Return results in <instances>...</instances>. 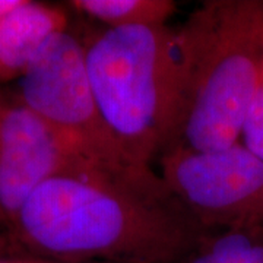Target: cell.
<instances>
[{"instance_id": "12", "label": "cell", "mask_w": 263, "mask_h": 263, "mask_svg": "<svg viewBox=\"0 0 263 263\" xmlns=\"http://www.w3.org/2000/svg\"><path fill=\"white\" fill-rule=\"evenodd\" d=\"M0 263H41V262H28V260H0Z\"/></svg>"}, {"instance_id": "13", "label": "cell", "mask_w": 263, "mask_h": 263, "mask_svg": "<svg viewBox=\"0 0 263 263\" xmlns=\"http://www.w3.org/2000/svg\"><path fill=\"white\" fill-rule=\"evenodd\" d=\"M0 224H3V226L9 227V224H8V221H6V218L3 216V214H2V211H0Z\"/></svg>"}, {"instance_id": "8", "label": "cell", "mask_w": 263, "mask_h": 263, "mask_svg": "<svg viewBox=\"0 0 263 263\" xmlns=\"http://www.w3.org/2000/svg\"><path fill=\"white\" fill-rule=\"evenodd\" d=\"M176 263H263V230H209Z\"/></svg>"}, {"instance_id": "9", "label": "cell", "mask_w": 263, "mask_h": 263, "mask_svg": "<svg viewBox=\"0 0 263 263\" xmlns=\"http://www.w3.org/2000/svg\"><path fill=\"white\" fill-rule=\"evenodd\" d=\"M69 5L108 28L167 25L177 9L171 0H75Z\"/></svg>"}, {"instance_id": "11", "label": "cell", "mask_w": 263, "mask_h": 263, "mask_svg": "<svg viewBox=\"0 0 263 263\" xmlns=\"http://www.w3.org/2000/svg\"><path fill=\"white\" fill-rule=\"evenodd\" d=\"M22 0H0V19L6 16L10 10H13L21 5Z\"/></svg>"}, {"instance_id": "14", "label": "cell", "mask_w": 263, "mask_h": 263, "mask_svg": "<svg viewBox=\"0 0 263 263\" xmlns=\"http://www.w3.org/2000/svg\"><path fill=\"white\" fill-rule=\"evenodd\" d=\"M89 263H104V262H89Z\"/></svg>"}, {"instance_id": "7", "label": "cell", "mask_w": 263, "mask_h": 263, "mask_svg": "<svg viewBox=\"0 0 263 263\" xmlns=\"http://www.w3.org/2000/svg\"><path fill=\"white\" fill-rule=\"evenodd\" d=\"M69 29V15L56 6L22 0L0 19V78L22 75L40 48Z\"/></svg>"}, {"instance_id": "3", "label": "cell", "mask_w": 263, "mask_h": 263, "mask_svg": "<svg viewBox=\"0 0 263 263\" xmlns=\"http://www.w3.org/2000/svg\"><path fill=\"white\" fill-rule=\"evenodd\" d=\"M98 111L132 162L143 168L168 142L177 94V28L126 27L81 37Z\"/></svg>"}, {"instance_id": "5", "label": "cell", "mask_w": 263, "mask_h": 263, "mask_svg": "<svg viewBox=\"0 0 263 263\" xmlns=\"http://www.w3.org/2000/svg\"><path fill=\"white\" fill-rule=\"evenodd\" d=\"M158 164L202 228L263 230V162L240 142L215 151H167Z\"/></svg>"}, {"instance_id": "2", "label": "cell", "mask_w": 263, "mask_h": 263, "mask_svg": "<svg viewBox=\"0 0 263 263\" xmlns=\"http://www.w3.org/2000/svg\"><path fill=\"white\" fill-rule=\"evenodd\" d=\"M177 94L164 152L238 143L263 85V0L203 2L177 28Z\"/></svg>"}, {"instance_id": "6", "label": "cell", "mask_w": 263, "mask_h": 263, "mask_svg": "<svg viewBox=\"0 0 263 263\" xmlns=\"http://www.w3.org/2000/svg\"><path fill=\"white\" fill-rule=\"evenodd\" d=\"M89 167L62 132L22 101L0 104V211L9 228L38 186Z\"/></svg>"}, {"instance_id": "10", "label": "cell", "mask_w": 263, "mask_h": 263, "mask_svg": "<svg viewBox=\"0 0 263 263\" xmlns=\"http://www.w3.org/2000/svg\"><path fill=\"white\" fill-rule=\"evenodd\" d=\"M240 143L263 162V85L246 117Z\"/></svg>"}, {"instance_id": "1", "label": "cell", "mask_w": 263, "mask_h": 263, "mask_svg": "<svg viewBox=\"0 0 263 263\" xmlns=\"http://www.w3.org/2000/svg\"><path fill=\"white\" fill-rule=\"evenodd\" d=\"M206 231L155 170L97 167L44 181L12 228L29 249L62 263H176Z\"/></svg>"}, {"instance_id": "4", "label": "cell", "mask_w": 263, "mask_h": 263, "mask_svg": "<svg viewBox=\"0 0 263 263\" xmlns=\"http://www.w3.org/2000/svg\"><path fill=\"white\" fill-rule=\"evenodd\" d=\"M21 101L62 132L95 167L114 174L154 170L132 162L114 139L89 88L81 37L69 29L50 38L25 69Z\"/></svg>"}]
</instances>
